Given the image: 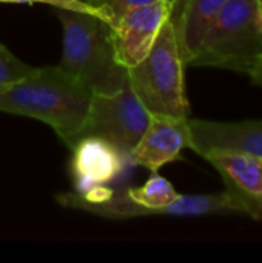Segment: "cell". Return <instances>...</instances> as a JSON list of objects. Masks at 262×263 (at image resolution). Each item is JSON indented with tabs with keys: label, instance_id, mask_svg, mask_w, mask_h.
I'll return each instance as SVG.
<instances>
[{
	"label": "cell",
	"instance_id": "9",
	"mask_svg": "<svg viewBox=\"0 0 262 263\" xmlns=\"http://www.w3.org/2000/svg\"><path fill=\"white\" fill-rule=\"evenodd\" d=\"M188 119L151 114L145 133L128 156V165L156 173L167 163L179 160L181 153L190 148L191 133Z\"/></svg>",
	"mask_w": 262,
	"mask_h": 263
},
{
	"label": "cell",
	"instance_id": "7",
	"mask_svg": "<svg viewBox=\"0 0 262 263\" xmlns=\"http://www.w3.org/2000/svg\"><path fill=\"white\" fill-rule=\"evenodd\" d=\"M171 11L167 0H158L127 11L111 26L114 57L122 68L136 66L148 54Z\"/></svg>",
	"mask_w": 262,
	"mask_h": 263
},
{
	"label": "cell",
	"instance_id": "16",
	"mask_svg": "<svg viewBox=\"0 0 262 263\" xmlns=\"http://www.w3.org/2000/svg\"><path fill=\"white\" fill-rule=\"evenodd\" d=\"M249 76H250L252 82H253L256 86H261L262 88V57L256 62V65L250 69Z\"/></svg>",
	"mask_w": 262,
	"mask_h": 263
},
{
	"label": "cell",
	"instance_id": "11",
	"mask_svg": "<svg viewBox=\"0 0 262 263\" xmlns=\"http://www.w3.org/2000/svg\"><path fill=\"white\" fill-rule=\"evenodd\" d=\"M190 149L204 156L210 151H239L262 159V120L213 122L188 119Z\"/></svg>",
	"mask_w": 262,
	"mask_h": 263
},
{
	"label": "cell",
	"instance_id": "8",
	"mask_svg": "<svg viewBox=\"0 0 262 263\" xmlns=\"http://www.w3.org/2000/svg\"><path fill=\"white\" fill-rule=\"evenodd\" d=\"M221 174L225 191L239 205L241 214L262 222V162L239 151H210L202 156Z\"/></svg>",
	"mask_w": 262,
	"mask_h": 263
},
{
	"label": "cell",
	"instance_id": "2",
	"mask_svg": "<svg viewBox=\"0 0 262 263\" xmlns=\"http://www.w3.org/2000/svg\"><path fill=\"white\" fill-rule=\"evenodd\" d=\"M93 91L59 65L36 68L0 88V112L31 117L51 126L71 149L82 129Z\"/></svg>",
	"mask_w": 262,
	"mask_h": 263
},
{
	"label": "cell",
	"instance_id": "4",
	"mask_svg": "<svg viewBox=\"0 0 262 263\" xmlns=\"http://www.w3.org/2000/svg\"><path fill=\"white\" fill-rule=\"evenodd\" d=\"M184 66L176 29L168 18L148 54L136 66L127 69V82L151 114L188 117Z\"/></svg>",
	"mask_w": 262,
	"mask_h": 263
},
{
	"label": "cell",
	"instance_id": "20",
	"mask_svg": "<svg viewBox=\"0 0 262 263\" xmlns=\"http://www.w3.org/2000/svg\"><path fill=\"white\" fill-rule=\"evenodd\" d=\"M261 162H262V159H261Z\"/></svg>",
	"mask_w": 262,
	"mask_h": 263
},
{
	"label": "cell",
	"instance_id": "15",
	"mask_svg": "<svg viewBox=\"0 0 262 263\" xmlns=\"http://www.w3.org/2000/svg\"><path fill=\"white\" fill-rule=\"evenodd\" d=\"M0 3H45L51 8H66V9H76V11H85V12H96L94 8H91L85 0H0Z\"/></svg>",
	"mask_w": 262,
	"mask_h": 263
},
{
	"label": "cell",
	"instance_id": "10",
	"mask_svg": "<svg viewBox=\"0 0 262 263\" xmlns=\"http://www.w3.org/2000/svg\"><path fill=\"white\" fill-rule=\"evenodd\" d=\"M71 151V173L77 193H88L111 183L128 165L127 157L100 137H82Z\"/></svg>",
	"mask_w": 262,
	"mask_h": 263
},
{
	"label": "cell",
	"instance_id": "17",
	"mask_svg": "<svg viewBox=\"0 0 262 263\" xmlns=\"http://www.w3.org/2000/svg\"><path fill=\"white\" fill-rule=\"evenodd\" d=\"M167 2H168V3H170V5L173 6V9H174V8H176V6L179 5V2H181V0H167ZM171 12H173V11H171Z\"/></svg>",
	"mask_w": 262,
	"mask_h": 263
},
{
	"label": "cell",
	"instance_id": "3",
	"mask_svg": "<svg viewBox=\"0 0 262 263\" xmlns=\"http://www.w3.org/2000/svg\"><path fill=\"white\" fill-rule=\"evenodd\" d=\"M63 29L59 66L93 92H114L125 86L127 69L114 57L111 25L96 12L53 8Z\"/></svg>",
	"mask_w": 262,
	"mask_h": 263
},
{
	"label": "cell",
	"instance_id": "12",
	"mask_svg": "<svg viewBox=\"0 0 262 263\" xmlns=\"http://www.w3.org/2000/svg\"><path fill=\"white\" fill-rule=\"evenodd\" d=\"M227 0H181L171 12L179 49L185 65L196 54L205 32Z\"/></svg>",
	"mask_w": 262,
	"mask_h": 263
},
{
	"label": "cell",
	"instance_id": "1",
	"mask_svg": "<svg viewBox=\"0 0 262 263\" xmlns=\"http://www.w3.org/2000/svg\"><path fill=\"white\" fill-rule=\"evenodd\" d=\"M57 202L71 210L128 220L139 217H202L210 214H241L239 205L227 193L219 194H179L162 176L151 173L141 186L110 190L105 186L88 193L69 191L57 196Z\"/></svg>",
	"mask_w": 262,
	"mask_h": 263
},
{
	"label": "cell",
	"instance_id": "13",
	"mask_svg": "<svg viewBox=\"0 0 262 263\" xmlns=\"http://www.w3.org/2000/svg\"><path fill=\"white\" fill-rule=\"evenodd\" d=\"M85 2L91 8H94L113 26L127 11L158 0H85Z\"/></svg>",
	"mask_w": 262,
	"mask_h": 263
},
{
	"label": "cell",
	"instance_id": "5",
	"mask_svg": "<svg viewBox=\"0 0 262 263\" xmlns=\"http://www.w3.org/2000/svg\"><path fill=\"white\" fill-rule=\"evenodd\" d=\"M261 57L258 0H227L187 65L249 74Z\"/></svg>",
	"mask_w": 262,
	"mask_h": 263
},
{
	"label": "cell",
	"instance_id": "19",
	"mask_svg": "<svg viewBox=\"0 0 262 263\" xmlns=\"http://www.w3.org/2000/svg\"><path fill=\"white\" fill-rule=\"evenodd\" d=\"M258 5H259V9L262 11V0H258Z\"/></svg>",
	"mask_w": 262,
	"mask_h": 263
},
{
	"label": "cell",
	"instance_id": "18",
	"mask_svg": "<svg viewBox=\"0 0 262 263\" xmlns=\"http://www.w3.org/2000/svg\"><path fill=\"white\" fill-rule=\"evenodd\" d=\"M259 29H261V35H262V11L259 9Z\"/></svg>",
	"mask_w": 262,
	"mask_h": 263
},
{
	"label": "cell",
	"instance_id": "6",
	"mask_svg": "<svg viewBox=\"0 0 262 263\" xmlns=\"http://www.w3.org/2000/svg\"><path fill=\"white\" fill-rule=\"evenodd\" d=\"M150 120L151 112L128 83L114 92H93L77 140L86 136L100 137L116 146L128 160Z\"/></svg>",
	"mask_w": 262,
	"mask_h": 263
},
{
	"label": "cell",
	"instance_id": "14",
	"mask_svg": "<svg viewBox=\"0 0 262 263\" xmlns=\"http://www.w3.org/2000/svg\"><path fill=\"white\" fill-rule=\"evenodd\" d=\"M32 69L34 66H29L22 60H19L12 52H9L0 43V88L23 79Z\"/></svg>",
	"mask_w": 262,
	"mask_h": 263
}]
</instances>
